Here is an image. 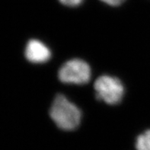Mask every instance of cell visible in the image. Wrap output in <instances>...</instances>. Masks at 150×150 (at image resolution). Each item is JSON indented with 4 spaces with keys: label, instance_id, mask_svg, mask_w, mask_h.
I'll return each mask as SVG.
<instances>
[{
    "label": "cell",
    "instance_id": "5",
    "mask_svg": "<svg viewBox=\"0 0 150 150\" xmlns=\"http://www.w3.org/2000/svg\"><path fill=\"white\" fill-rule=\"evenodd\" d=\"M136 149L137 150H150V129L145 131L137 137Z\"/></svg>",
    "mask_w": 150,
    "mask_h": 150
},
{
    "label": "cell",
    "instance_id": "3",
    "mask_svg": "<svg viewBox=\"0 0 150 150\" xmlns=\"http://www.w3.org/2000/svg\"><path fill=\"white\" fill-rule=\"evenodd\" d=\"M89 65L82 59H72L67 61L59 70L58 76L61 82L67 84L83 85L91 79Z\"/></svg>",
    "mask_w": 150,
    "mask_h": 150
},
{
    "label": "cell",
    "instance_id": "1",
    "mask_svg": "<svg viewBox=\"0 0 150 150\" xmlns=\"http://www.w3.org/2000/svg\"><path fill=\"white\" fill-rule=\"evenodd\" d=\"M50 115L56 125L63 130H73L79 125L82 113L73 103L66 96H56L50 110Z\"/></svg>",
    "mask_w": 150,
    "mask_h": 150
},
{
    "label": "cell",
    "instance_id": "6",
    "mask_svg": "<svg viewBox=\"0 0 150 150\" xmlns=\"http://www.w3.org/2000/svg\"><path fill=\"white\" fill-rule=\"evenodd\" d=\"M59 1L63 5L69 7H76L81 5L83 2V0H59Z\"/></svg>",
    "mask_w": 150,
    "mask_h": 150
},
{
    "label": "cell",
    "instance_id": "4",
    "mask_svg": "<svg viewBox=\"0 0 150 150\" xmlns=\"http://www.w3.org/2000/svg\"><path fill=\"white\" fill-rule=\"evenodd\" d=\"M25 57L27 59L33 63H44L51 57V52L47 46L40 40H29L25 48Z\"/></svg>",
    "mask_w": 150,
    "mask_h": 150
},
{
    "label": "cell",
    "instance_id": "7",
    "mask_svg": "<svg viewBox=\"0 0 150 150\" xmlns=\"http://www.w3.org/2000/svg\"><path fill=\"white\" fill-rule=\"evenodd\" d=\"M101 1L110 6H120L125 0H101Z\"/></svg>",
    "mask_w": 150,
    "mask_h": 150
},
{
    "label": "cell",
    "instance_id": "2",
    "mask_svg": "<svg viewBox=\"0 0 150 150\" xmlns=\"http://www.w3.org/2000/svg\"><path fill=\"white\" fill-rule=\"evenodd\" d=\"M96 97L108 105H117L124 95V87L118 79L110 76H101L95 82Z\"/></svg>",
    "mask_w": 150,
    "mask_h": 150
}]
</instances>
